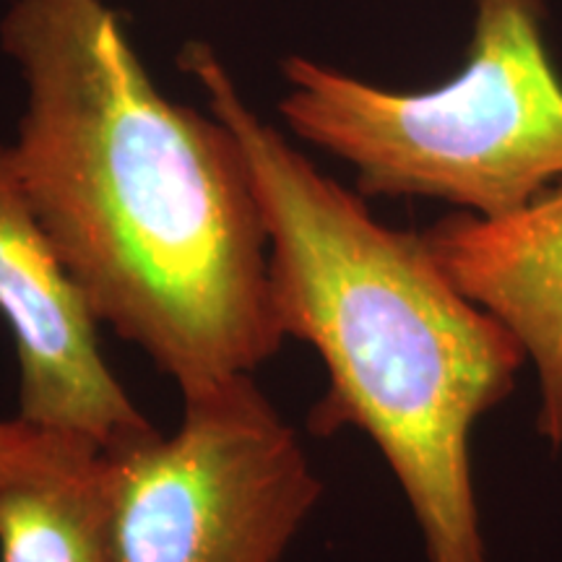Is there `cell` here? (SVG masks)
Returning a JSON list of instances; mask_svg holds the SVG:
<instances>
[{"instance_id":"cell-1","label":"cell","mask_w":562,"mask_h":562,"mask_svg":"<svg viewBox=\"0 0 562 562\" xmlns=\"http://www.w3.org/2000/svg\"><path fill=\"white\" fill-rule=\"evenodd\" d=\"M0 50L19 180L97 321L182 396L269 362L286 336L235 133L161 94L104 0H13Z\"/></svg>"},{"instance_id":"cell-2","label":"cell","mask_w":562,"mask_h":562,"mask_svg":"<svg viewBox=\"0 0 562 562\" xmlns=\"http://www.w3.org/2000/svg\"><path fill=\"white\" fill-rule=\"evenodd\" d=\"M178 63L240 144L269 235L281 334L311 344L328 372L313 430L370 435L430 562H490L469 438L510 396L524 347L453 284L425 235L385 227L360 193L263 123L209 42H188Z\"/></svg>"},{"instance_id":"cell-8","label":"cell","mask_w":562,"mask_h":562,"mask_svg":"<svg viewBox=\"0 0 562 562\" xmlns=\"http://www.w3.org/2000/svg\"><path fill=\"white\" fill-rule=\"evenodd\" d=\"M53 432L37 430L19 417L13 422H0V480L16 472L26 461H32Z\"/></svg>"},{"instance_id":"cell-4","label":"cell","mask_w":562,"mask_h":562,"mask_svg":"<svg viewBox=\"0 0 562 562\" xmlns=\"http://www.w3.org/2000/svg\"><path fill=\"white\" fill-rule=\"evenodd\" d=\"M104 453L121 562H279L323 492L252 375L186 393L170 438Z\"/></svg>"},{"instance_id":"cell-5","label":"cell","mask_w":562,"mask_h":562,"mask_svg":"<svg viewBox=\"0 0 562 562\" xmlns=\"http://www.w3.org/2000/svg\"><path fill=\"white\" fill-rule=\"evenodd\" d=\"M0 318L19 360V419L117 451L157 432L112 375L94 311L70 277L0 144Z\"/></svg>"},{"instance_id":"cell-3","label":"cell","mask_w":562,"mask_h":562,"mask_svg":"<svg viewBox=\"0 0 562 562\" xmlns=\"http://www.w3.org/2000/svg\"><path fill=\"white\" fill-rule=\"evenodd\" d=\"M281 117L355 167L360 195L501 220L562 182V79L542 0H474L467 63L435 89L391 91L305 55L281 60Z\"/></svg>"},{"instance_id":"cell-7","label":"cell","mask_w":562,"mask_h":562,"mask_svg":"<svg viewBox=\"0 0 562 562\" xmlns=\"http://www.w3.org/2000/svg\"><path fill=\"white\" fill-rule=\"evenodd\" d=\"M0 562H121L102 448L53 432L0 480Z\"/></svg>"},{"instance_id":"cell-6","label":"cell","mask_w":562,"mask_h":562,"mask_svg":"<svg viewBox=\"0 0 562 562\" xmlns=\"http://www.w3.org/2000/svg\"><path fill=\"white\" fill-rule=\"evenodd\" d=\"M422 235L453 284L521 344L539 375L537 427L562 446V182L501 220L461 211Z\"/></svg>"}]
</instances>
